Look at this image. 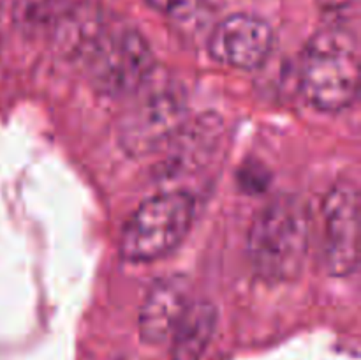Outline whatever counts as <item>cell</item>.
I'll return each instance as SVG.
<instances>
[{
    "label": "cell",
    "mask_w": 361,
    "mask_h": 360,
    "mask_svg": "<svg viewBox=\"0 0 361 360\" xmlns=\"http://www.w3.org/2000/svg\"><path fill=\"white\" fill-rule=\"evenodd\" d=\"M219 129H221V122L219 120L210 122V116H203L190 127H187L185 124L182 131L173 138L178 145V150L171 154L173 169L175 172L192 169V164L197 159L212 154L215 143L219 141Z\"/></svg>",
    "instance_id": "cell-11"
},
{
    "label": "cell",
    "mask_w": 361,
    "mask_h": 360,
    "mask_svg": "<svg viewBox=\"0 0 361 360\" xmlns=\"http://www.w3.org/2000/svg\"><path fill=\"white\" fill-rule=\"evenodd\" d=\"M6 2H7V0H0V9H2V7L6 6Z\"/></svg>",
    "instance_id": "cell-14"
},
{
    "label": "cell",
    "mask_w": 361,
    "mask_h": 360,
    "mask_svg": "<svg viewBox=\"0 0 361 360\" xmlns=\"http://www.w3.org/2000/svg\"><path fill=\"white\" fill-rule=\"evenodd\" d=\"M88 78L111 97L134 95L154 73V52L147 39L129 27H106L83 59Z\"/></svg>",
    "instance_id": "cell-5"
},
{
    "label": "cell",
    "mask_w": 361,
    "mask_h": 360,
    "mask_svg": "<svg viewBox=\"0 0 361 360\" xmlns=\"http://www.w3.org/2000/svg\"><path fill=\"white\" fill-rule=\"evenodd\" d=\"M353 0H319V7L326 16L341 18L351 9Z\"/></svg>",
    "instance_id": "cell-13"
},
{
    "label": "cell",
    "mask_w": 361,
    "mask_h": 360,
    "mask_svg": "<svg viewBox=\"0 0 361 360\" xmlns=\"http://www.w3.org/2000/svg\"><path fill=\"white\" fill-rule=\"evenodd\" d=\"M217 307L208 300H190L171 332L173 360H203L217 330Z\"/></svg>",
    "instance_id": "cell-9"
},
{
    "label": "cell",
    "mask_w": 361,
    "mask_h": 360,
    "mask_svg": "<svg viewBox=\"0 0 361 360\" xmlns=\"http://www.w3.org/2000/svg\"><path fill=\"white\" fill-rule=\"evenodd\" d=\"M274 30L252 14H231L214 28L208 41L212 59L235 69H257L270 56Z\"/></svg>",
    "instance_id": "cell-7"
},
{
    "label": "cell",
    "mask_w": 361,
    "mask_h": 360,
    "mask_svg": "<svg viewBox=\"0 0 361 360\" xmlns=\"http://www.w3.org/2000/svg\"><path fill=\"white\" fill-rule=\"evenodd\" d=\"M310 242V219L305 203L279 196L254 217L247 235V254L259 277L293 281L305 267Z\"/></svg>",
    "instance_id": "cell-1"
},
{
    "label": "cell",
    "mask_w": 361,
    "mask_h": 360,
    "mask_svg": "<svg viewBox=\"0 0 361 360\" xmlns=\"http://www.w3.org/2000/svg\"><path fill=\"white\" fill-rule=\"evenodd\" d=\"M147 2L164 16L173 20H185L196 13L201 0H147Z\"/></svg>",
    "instance_id": "cell-12"
},
{
    "label": "cell",
    "mask_w": 361,
    "mask_h": 360,
    "mask_svg": "<svg viewBox=\"0 0 361 360\" xmlns=\"http://www.w3.org/2000/svg\"><path fill=\"white\" fill-rule=\"evenodd\" d=\"M324 261L335 277L351 275L358 267V187L349 180L338 182L323 203Z\"/></svg>",
    "instance_id": "cell-6"
},
{
    "label": "cell",
    "mask_w": 361,
    "mask_h": 360,
    "mask_svg": "<svg viewBox=\"0 0 361 360\" xmlns=\"http://www.w3.org/2000/svg\"><path fill=\"white\" fill-rule=\"evenodd\" d=\"M358 41L344 25H328L314 34L302 53L300 88L319 112H342L358 95Z\"/></svg>",
    "instance_id": "cell-2"
},
{
    "label": "cell",
    "mask_w": 361,
    "mask_h": 360,
    "mask_svg": "<svg viewBox=\"0 0 361 360\" xmlns=\"http://www.w3.org/2000/svg\"><path fill=\"white\" fill-rule=\"evenodd\" d=\"M189 292V281L183 275H168L152 284L137 316L141 341L161 344L171 337L176 321L190 302Z\"/></svg>",
    "instance_id": "cell-8"
},
{
    "label": "cell",
    "mask_w": 361,
    "mask_h": 360,
    "mask_svg": "<svg viewBox=\"0 0 361 360\" xmlns=\"http://www.w3.org/2000/svg\"><path fill=\"white\" fill-rule=\"evenodd\" d=\"M194 198L185 191H166L145 200L127 219L120 235V256L148 263L168 256L192 226Z\"/></svg>",
    "instance_id": "cell-3"
},
{
    "label": "cell",
    "mask_w": 361,
    "mask_h": 360,
    "mask_svg": "<svg viewBox=\"0 0 361 360\" xmlns=\"http://www.w3.org/2000/svg\"><path fill=\"white\" fill-rule=\"evenodd\" d=\"M80 0H13V20L25 35L49 32L71 13Z\"/></svg>",
    "instance_id": "cell-10"
},
{
    "label": "cell",
    "mask_w": 361,
    "mask_h": 360,
    "mask_svg": "<svg viewBox=\"0 0 361 360\" xmlns=\"http://www.w3.org/2000/svg\"><path fill=\"white\" fill-rule=\"evenodd\" d=\"M118 124V143L130 157H143L173 141L189 116L187 92L176 81L145 83Z\"/></svg>",
    "instance_id": "cell-4"
}]
</instances>
